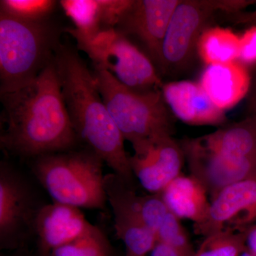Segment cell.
I'll return each instance as SVG.
<instances>
[{
	"instance_id": "44dd1931",
	"label": "cell",
	"mask_w": 256,
	"mask_h": 256,
	"mask_svg": "<svg viewBox=\"0 0 256 256\" xmlns=\"http://www.w3.org/2000/svg\"><path fill=\"white\" fill-rule=\"evenodd\" d=\"M246 240V232L220 230L204 237L196 256H240L247 250Z\"/></svg>"
},
{
	"instance_id": "8fae6325",
	"label": "cell",
	"mask_w": 256,
	"mask_h": 256,
	"mask_svg": "<svg viewBox=\"0 0 256 256\" xmlns=\"http://www.w3.org/2000/svg\"><path fill=\"white\" fill-rule=\"evenodd\" d=\"M180 0H134L116 30L136 37L156 66L173 13Z\"/></svg>"
},
{
	"instance_id": "cb8c5ba5",
	"label": "cell",
	"mask_w": 256,
	"mask_h": 256,
	"mask_svg": "<svg viewBox=\"0 0 256 256\" xmlns=\"http://www.w3.org/2000/svg\"><path fill=\"white\" fill-rule=\"evenodd\" d=\"M238 60L242 65L256 63V26L249 28L240 37Z\"/></svg>"
},
{
	"instance_id": "ac0fdd59",
	"label": "cell",
	"mask_w": 256,
	"mask_h": 256,
	"mask_svg": "<svg viewBox=\"0 0 256 256\" xmlns=\"http://www.w3.org/2000/svg\"><path fill=\"white\" fill-rule=\"evenodd\" d=\"M160 194L170 212L180 220H192L194 226L206 220L210 198L204 188L193 176L180 175Z\"/></svg>"
},
{
	"instance_id": "9a60e30c",
	"label": "cell",
	"mask_w": 256,
	"mask_h": 256,
	"mask_svg": "<svg viewBox=\"0 0 256 256\" xmlns=\"http://www.w3.org/2000/svg\"><path fill=\"white\" fill-rule=\"evenodd\" d=\"M35 216L34 225L42 254H52L82 238L94 227L78 208L57 202L42 207Z\"/></svg>"
},
{
	"instance_id": "484cf974",
	"label": "cell",
	"mask_w": 256,
	"mask_h": 256,
	"mask_svg": "<svg viewBox=\"0 0 256 256\" xmlns=\"http://www.w3.org/2000/svg\"><path fill=\"white\" fill-rule=\"evenodd\" d=\"M246 234L247 250H248L252 255L256 256V224L246 230Z\"/></svg>"
},
{
	"instance_id": "52a82bcc",
	"label": "cell",
	"mask_w": 256,
	"mask_h": 256,
	"mask_svg": "<svg viewBox=\"0 0 256 256\" xmlns=\"http://www.w3.org/2000/svg\"><path fill=\"white\" fill-rule=\"evenodd\" d=\"M94 62L124 84L137 92L162 90L164 82L148 55L116 28L77 43Z\"/></svg>"
},
{
	"instance_id": "83f0119b",
	"label": "cell",
	"mask_w": 256,
	"mask_h": 256,
	"mask_svg": "<svg viewBox=\"0 0 256 256\" xmlns=\"http://www.w3.org/2000/svg\"><path fill=\"white\" fill-rule=\"evenodd\" d=\"M26 256L25 255H22V254H16V255H13V256Z\"/></svg>"
},
{
	"instance_id": "3957f363",
	"label": "cell",
	"mask_w": 256,
	"mask_h": 256,
	"mask_svg": "<svg viewBox=\"0 0 256 256\" xmlns=\"http://www.w3.org/2000/svg\"><path fill=\"white\" fill-rule=\"evenodd\" d=\"M94 79L111 118L140 154L160 140L172 137L174 120L162 90L137 92L107 70L94 67Z\"/></svg>"
},
{
	"instance_id": "7402d4cb",
	"label": "cell",
	"mask_w": 256,
	"mask_h": 256,
	"mask_svg": "<svg viewBox=\"0 0 256 256\" xmlns=\"http://www.w3.org/2000/svg\"><path fill=\"white\" fill-rule=\"evenodd\" d=\"M56 5L53 0H2L0 12L24 21H46Z\"/></svg>"
},
{
	"instance_id": "9c48e42d",
	"label": "cell",
	"mask_w": 256,
	"mask_h": 256,
	"mask_svg": "<svg viewBox=\"0 0 256 256\" xmlns=\"http://www.w3.org/2000/svg\"><path fill=\"white\" fill-rule=\"evenodd\" d=\"M105 188L114 210L116 234L126 246V256H149L158 239L141 218L134 188L116 174L106 175Z\"/></svg>"
},
{
	"instance_id": "6da1fadb",
	"label": "cell",
	"mask_w": 256,
	"mask_h": 256,
	"mask_svg": "<svg viewBox=\"0 0 256 256\" xmlns=\"http://www.w3.org/2000/svg\"><path fill=\"white\" fill-rule=\"evenodd\" d=\"M4 128L1 146L24 156L68 151L78 139L66 106L54 58L34 80L1 94Z\"/></svg>"
},
{
	"instance_id": "d4e9b609",
	"label": "cell",
	"mask_w": 256,
	"mask_h": 256,
	"mask_svg": "<svg viewBox=\"0 0 256 256\" xmlns=\"http://www.w3.org/2000/svg\"><path fill=\"white\" fill-rule=\"evenodd\" d=\"M148 256H185L184 254L178 252L176 249L172 247L162 244V242H158L152 250L150 254Z\"/></svg>"
},
{
	"instance_id": "e0dca14e",
	"label": "cell",
	"mask_w": 256,
	"mask_h": 256,
	"mask_svg": "<svg viewBox=\"0 0 256 256\" xmlns=\"http://www.w3.org/2000/svg\"><path fill=\"white\" fill-rule=\"evenodd\" d=\"M200 84L214 104L226 111L236 106L246 96L250 78L245 66L236 60L207 66Z\"/></svg>"
},
{
	"instance_id": "ffe728a7",
	"label": "cell",
	"mask_w": 256,
	"mask_h": 256,
	"mask_svg": "<svg viewBox=\"0 0 256 256\" xmlns=\"http://www.w3.org/2000/svg\"><path fill=\"white\" fill-rule=\"evenodd\" d=\"M197 52L207 66L236 62L240 53V37L228 28H206L198 40Z\"/></svg>"
},
{
	"instance_id": "277c9868",
	"label": "cell",
	"mask_w": 256,
	"mask_h": 256,
	"mask_svg": "<svg viewBox=\"0 0 256 256\" xmlns=\"http://www.w3.org/2000/svg\"><path fill=\"white\" fill-rule=\"evenodd\" d=\"M60 46L58 32L48 20L24 21L0 12V94L34 80Z\"/></svg>"
},
{
	"instance_id": "5bb4252c",
	"label": "cell",
	"mask_w": 256,
	"mask_h": 256,
	"mask_svg": "<svg viewBox=\"0 0 256 256\" xmlns=\"http://www.w3.org/2000/svg\"><path fill=\"white\" fill-rule=\"evenodd\" d=\"M26 186L9 168L0 170V242L2 248H16L22 242L32 217Z\"/></svg>"
},
{
	"instance_id": "d6986e66",
	"label": "cell",
	"mask_w": 256,
	"mask_h": 256,
	"mask_svg": "<svg viewBox=\"0 0 256 256\" xmlns=\"http://www.w3.org/2000/svg\"><path fill=\"white\" fill-rule=\"evenodd\" d=\"M198 139L207 149L222 156L256 158V114Z\"/></svg>"
},
{
	"instance_id": "4fadbf2b",
	"label": "cell",
	"mask_w": 256,
	"mask_h": 256,
	"mask_svg": "<svg viewBox=\"0 0 256 256\" xmlns=\"http://www.w3.org/2000/svg\"><path fill=\"white\" fill-rule=\"evenodd\" d=\"M134 0H62V9L75 28L67 32L77 43L116 28Z\"/></svg>"
},
{
	"instance_id": "7a4b0ae2",
	"label": "cell",
	"mask_w": 256,
	"mask_h": 256,
	"mask_svg": "<svg viewBox=\"0 0 256 256\" xmlns=\"http://www.w3.org/2000/svg\"><path fill=\"white\" fill-rule=\"evenodd\" d=\"M54 62L64 102L78 139L134 188L126 140L104 104L92 72L75 50L65 45L57 48Z\"/></svg>"
},
{
	"instance_id": "4316f807",
	"label": "cell",
	"mask_w": 256,
	"mask_h": 256,
	"mask_svg": "<svg viewBox=\"0 0 256 256\" xmlns=\"http://www.w3.org/2000/svg\"><path fill=\"white\" fill-rule=\"evenodd\" d=\"M240 256H255L252 255V254H250V252H249L248 250H246Z\"/></svg>"
},
{
	"instance_id": "5b68a950",
	"label": "cell",
	"mask_w": 256,
	"mask_h": 256,
	"mask_svg": "<svg viewBox=\"0 0 256 256\" xmlns=\"http://www.w3.org/2000/svg\"><path fill=\"white\" fill-rule=\"evenodd\" d=\"M104 162L92 150H68L38 156L33 170L54 202L101 210L108 201Z\"/></svg>"
},
{
	"instance_id": "2e32d148",
	"label": "cell",
	"mask_w": 256,
	"mask_h": 256,
	"mask_svg": "<svg viewBox=\"0 0 256 256\" xmlns=\"http://www.w3.org/2000/svg\"><path fill=\"white\" fill-rule=\"evenodd\" d=\"M162 92L172 114L184 124L220 126L226 121L225 111L214 104L200 82H168Z\"/></svg>"
},
{
	"instance_id": "603a6c76",
	"label": "cell",
	"mask_w": 256,
	"mask_h": 256,
	"mask_svg": "<svg viewBox=\"0 0 256 256\" xmlns=\"http://www.w3.org/2000/svg\"><path fill=\"white\" fill-rule=\"evenodd\" d=\"M52 256H110V248L105 236L97 227L82 238L55 249Z\"/></svg>"
},
{
	"instance_id": "8992f818",
	"label": "cell",
	"mask_w": 256,
	"mask_h": 256,
	"mask_svg": "<svg viewBox=\"0 0 256 256\" xmlns=\"http://www.w3.org/2000/svg\"><path fill=\"white\" fill-rule=\"evenodd\" d=\"M250 2L245 0H180L162 46L158 64L162 73L178 74L191 65L200 36L216 12H233Z\"/></svg>"
},
{
	"instance_id": "ba28073f",
	"label": "cell",
	"mask_w": 256,
	"mask_h": 256,
	"mask_svg": "<svg viewBox=\"0 0 256 256\" xmlns=\"http://www.w3.org/2000/svg\"><path fill=\"white\" fill-rule=\"evenodd\" d=\"M190 176L204 188L210 201L230 185L256 178V158H230L205 148L198 138L178 141Z\"/></svg>"
},
{
	"instance_id": "f1b7e54d",
	"label": "cell",
	"mask_w": 256,
	"mask_h": 256,
	"mask_svg": "<svg viewBox=\"0 0 256 256\" xmlns=\"http://www.w3.org/2000/svg\"></svg>"
},
{
	"instance_id": "7c38bea8",
	"label": "cell",
	"mask_w": 256,
	"mask_h": 256,
	"mask_svg": "<svg viewBox=\"0 0 256 256\" xmlns=\"http://www.w3.org/2000/svg\"><path fill=\"white\" fill-rule=\"evenodd\" d=\"M184 156L178 141L163 138L140 154L130 156L133 174L150 194H160L182 174Z\"/></svg>"
},
{
	"instance_id": "30bf717a",
	"label": "cell",
	"mask_w": 256,
	"mask_h": 256,
	"mask_svg": "<svg viewBox=\"0 0 256 256\" xmlns=\"http://www.w3.org/2000/svg\"><path fill=\"white\" fill-rule=\"evenodd\" d=\"M256 222V178L230 185L210 201L206 220L194 226L204 238L220 230L246 232Z\"/></svg>"
}]
</instances>
